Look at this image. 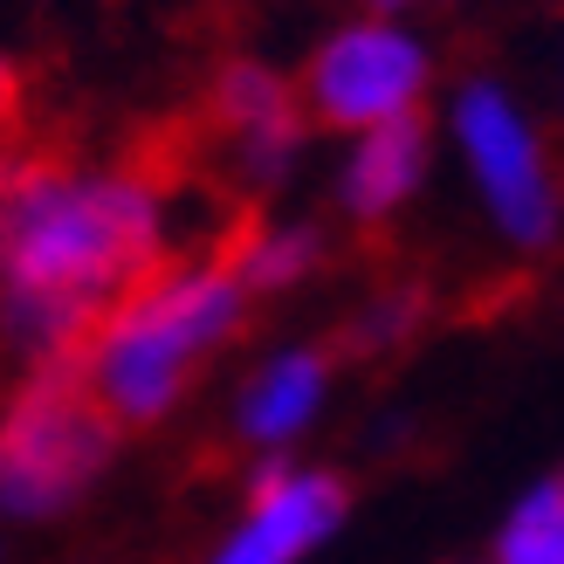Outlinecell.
I'll return each instance as SVG.
<instances>
[{
    "mask_svg": "<svg viewBox=\"0 0 564 564\" xmlns=\"http://www.w3.org/2000/svg\"><path fill=\"white\" fill-rule=\"evenodd\" d=\"M427 310H434V296H427V282H379V296L351 317V330L337 337L351 358H379V351H392V345H406V337L427 324Z\"/></svg>",
    "mask_w": 564,
    "mask_h": 564,
    "instance_id": "obj_9",
    "label": "cell"
},
{
    "mask_svg": "<svg viewBox=\"0 0 564 564\" xmlns=\"http://www.w3.org/2000/svg\"><path fill=\"white\" fill-rule=\"evenodd\" d=\"M379 8H406V0H379Z\"/></svg>",
    "mask_w": 564,
    "mask_h": 564,
    "instance_id": "obj_12",
    "label": "cell"
},
{
    "mask_svg": "<svg viewBox=\"0 0 564 564\" xmlns=\"http://www.w3.org/2000/svg\"><path fill=\"white\" fill-rule=\"evenodd\" d=\"M248 317V290H241V269L235 262H173L159 269L152 282H138V290L110 310L97 324L90 351V392L97 406L124 427H152V420L173 413V400L193 386L200 372V358L220 345V337H235Z\"/></svg>",
    "mask_w": 564,
    "mask_h": 564,
    "instance_id": "obj_2",
    "label": "cell"
},
{
    "mask_svg": "<svg viewBox=\"0 0 564 564\" xmlns=\"http://www.w3.org/2000/svg\"><path fill=\"white\" fill-rule=\"evenodd\" d=\"M324 372H330V351H282L269 372L248 386L241 434L262 441V447H282L290 434H303V420L324 400Z\"/></svg>",
    "mask_w": 564,
    "mask_h": 564,
    "instance_id": "obj_8",
    "label": "cell"
},
{
    "mask_svg": "<svg viewBox=\"0 0 564 564\" xmlns=\"http://www.w3.org/2000/svg\"><path fill=\"white\" fill-rule=\"evenodd\" d=\"M159 269H173L159 200L124 165L83 173L69 145L48 138L21 173L0 248V358L35 372L63 351H83L97 324Z\"/></svg>",
    "mask_w": 564,
    "mask_h": 564,
    "instance_id": "obj_1",
    "label": "cell"
},
{
    "mask_svg": "<svg viewBox=\"0 0 564 564\" xmlns=\"http://www.w3.org/2000/svg\"><path fill=\"white\" fill-rule=\"evenodd\" d=\"M420 83H427V55H420L400 28L358 21V28H345V35H330L317 48V63L303 76V104H310V124L372 131L386 118H406Z\"/></svg>",
    "mask_w": 564,
    "mask_h": 564,
    "instance_id": "obj_4",
    "label": "cell"
},
{
    "mask_svg": "<svg viewBox=\"0 0 564 564\" xmlns=\"http://www.w3.org/2000/svg\"><path fill=\"white\" fill-rule=\"evenodd\" d=\"M83 351L21 372L14 400L0 406V510L8 517L69 510L118 455V420L97 406Z\"/></svg>",
    "mask_w": 564,
    "mask_h": 564,
    "instance_id": "obj_3",
    "label": "cell"
},
{
    "mask_svg": "<svg viewBox=\"0 0 564 564\" xmlns=\"http://www.w3.org/2000/svg\"><path fill=\"white\" fill-rule=\"evenodd\" d=\"M345 475H296L282 462H262L248 482V523L220 544L214 564H296L310 544H324L345 523Z\"/></svg>",
    "mask_w": 564,
    "mask_h": 564,
    "instance_id": "obj_6",
    "label": "cell"
},
{
    "mask_svg": "<svg viewBox=\"0 0 564 564\" xmlns=\"http://www.w3.org/2000/svg\"><path fill=\"white\" fill-rule=\"evenodd\" d=\"M502 564H564V489L538 482L502 523Z\"/></svg>",
    "mask_w": 564,
    "mask_h": 564,
    "instance_id": "obj_11",
    "label": "cell"
},
{
    "mask_svg": "<svg viewBox=\"0 0 564 564\" xmlns=\"http://www.w3.org/2000/svg\"><path fill=\"white\" fill-rule=\"evenodd\" d=\"M330 256V235L324 228H262L256 248H248L241 262V290H290V282H303L310 269H324Z\"/></svg>",
    "mask_w": 564,
    "mask_h": 564,
    "instance_id": "obj_10",
    "label": "cell"
},
{
    "mask_svg": "<svg viewBox=\"0 0 564 564\" xmlns=\"http://www.w3.org/2000/svg\"><path fill=\"white\" fill-rule=\"evenodd\" d=\"M455 131H462V152L489 193V214L502 220V235L523 248H544L557 235V186L544 173V152L530 138V124L517 118V104L496 83H468L455 104Z\"/></svg>",
    "mask_w": 564,
    "mask_h": 564,
    "instance_id": "obj_5",
    "label": "cell"
},
{
    "mask_svg": "<svg viewBox=\"0 0 564 564\" xmlns=\"http://www.w3.org/2000/svg\"><path fill=\"white\" fill-rule=\"evenodd\" d=\"M420 173H427V118L406 110V118L372 124L345 165V214L365 220V228H379L400 200H413Z\"/></svg>",
    "mask_w": 564,
    "mask_h": 564,
    "instance_id": "obj_7",
    "label": "cell"
}]
</instances>
